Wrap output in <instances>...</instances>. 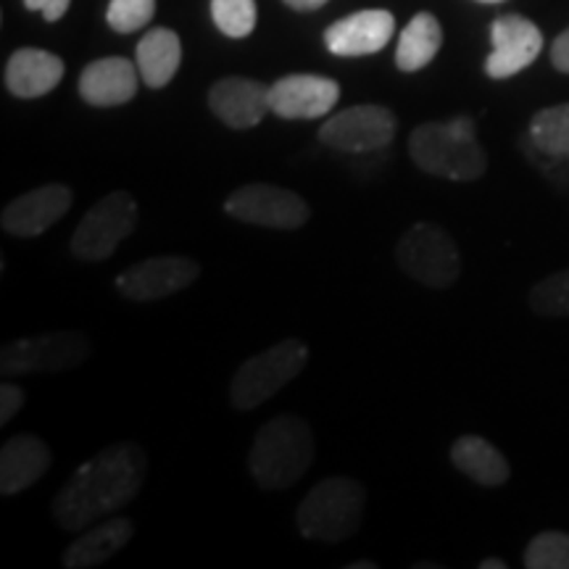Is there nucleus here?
I'll return each instance as SVG.
<instances>
[{"label":"nucleus","instance_id":"f257e3e1","mask_svg":"<svg viewBox=\"0 0 569 569\" xmlns=\"http://www.w3.org/2000/svg\"><path fill=\"white\" fill-rule=\"evenodd\" d=\"M148 475L146 448L124 440L84 461L53 496V517L61 530H88L124 509L140 493Z\"/></svg>","mask_w":569,"mask_h":569},{"label":"nucleus","instance_id":"f03ea898","mask_svg":"<svg viewBox=\"0 0 569 569\" xmlns=\"http://www.w3.org/2000/svg\"><path fill=\"white\" fill-rule=\"evenodd\" d=\"M317 457L311 425L303 417L282 415L259 427L248 448V472L267 493L290 490L303 480Z\"/></svg>","mask_w":569,"mask_h":569},{"label":"nucleus","instance_id":"7ed1b4c3","mask_svg":"<svg viewBox=\"0 0 569 569\" xmlns=\"http://www.w3.org/2000/svg\"><path fill=\"white\" fill-rule=\"evenodd\" d=\"M409 156L419 172L451 182H475L488 172V153L472 117L419 124L409 138Z\"/></svg>","mask_w":569,"mask_h":569},{"label":"nucleus","instance_id":"20e7f679","mask_svg":"<svg viewBox=\"0 0 569 569\" xmlns=\"http://www.w3.org/2000/svg\"><path fill=\"white\" fill-rule=\"evenodd\" d=\"M367 511V488L359 480L336 475L319 480L296 509L298 532L306 540L338 546L361 528Z\"/></svg>","mask_w":569,"mask_h":569},{"label":"nucleus","instance_id":"39448f33","mask_svg":"<svg viewBox=\"0 0 569 569\" xmlns=\"http://www.w3.org/2000/svg\"><path fill=\"white\" fill-rule=\"evenodd\" d=\"M309 365V346L298 338H284L280 343L253 353L238 367L230 382V403L234 411H253L284 386L296 380Z\"/></svg>","mask_w":569,"mask_h":569},{"label":"nucleus","instance_id":"423d86ee","mask_svg":"<svg viewBox=\"0 0 569 569\" xmlns=\"http://www.w3.org/2000/svg\"><path fill=\"white\" fill-rule=\"evenodd\" d=\"M396 264L409 280L446 290L459 280L461 253L457 240L436 222H415L396 243Z\"/></svg>","mask_w":569,"mask_h":569},{"label":"nucleus","instance_id":"0eeeda50","mask_svg":"<svg viewBox=\"0 0 569 569\" xmlns=\"http://www.w3.org/2000/svg\"><path fill=\"white\" fill-rule=\"evenodd\" d=\"M138 219V201L127 190H113L84 211L74 234H71V253L88 264L106 261L134 232Z\"/></svg>","mask_w":569,"mask_h":569},{"label":"nucleus","instance_id":"6e6552de","mask_svg":"<svg viewBox=\"0 0 569 569\" xmlns=\"http://www.w3.org/2000/svg\"><path fill=\"white\" fill-rule=\"evenodd\" d=\"M92 343L84 332L56 330L46 336L19 338L0 351V372L17 375H59L77 369L90 359Z\"/></svg>","mask_w":569,"mask_h":569},{"label":"nucleus","instance_id":"1a4fd4ad","mask_svg":"<svg viewBox=\"0 0 569 569\" xmlns=\"http://www.w3.org/2000/svg\"><path fill=\"white\" fill-rule=\"evenodd\" d=\"M224 211L243 224L280 232L301 230L311 219V206L303 196L272 182H251L232 190L224 201Z\"/></svg>","mask_w":569,"mask_h":569},{"label":"nucleus","instance_id":"9d476101","mask_svg":"<svg viewBox=\"0 0 569 569\" xmlns=\"http://www.w3.org/2000/svg\"><path fill=\"white\" fill-rule=\"evenodd\" d=\"M396 113L377 103H359L327 117L317 138L322 146L338 153H375L388 148L396 138Z\"/></svg>","mask_w":569,"mask_h":569},{"label":"nucleus","instance_id":"9b49d317","mask_svg":"<svg viewBox=\"0 0 569 569\" xmlns=\"http://www.w3.org/2000/svg\"><path fill=\"white\" fill-rule=\"evenodd\" d=\"M198 277H201V264L196 259H190V256H151V259H142L138 264L127 267L113 280V288L127 301L151 303L174 293H182Z\"/></svg>","mask_w":569,"mask_h":569},{"label":"nucleus","instance_id":"f8f14e48","mask_svg":"<svg viewBox=\"0 0 569 569\" xmlns=\"http://www.w3.org/2000/svg\"><path fill=\"white\" fill-rule=\"evenodd\" d=\"M493 51L486 59V74L490 80H509L538 59L543 51V32L536 21L519 13H503L490 24Z\"/></svg>","mask_w":569,"mask_h":569},{"label":"nucleus","instance_id":"ddd939ff","mask_svg":"<svg viewBox=\"0 0 569 569\" xmlns=\"http://www.w3.org/2000/svg\"><path fill=\"white\" fill-rule=\"evenodd\" d=\"M71 203H74V193H71L69 184H40L30 193L17 196L13 201L6 203L3 213H0V227L11 238H40L42 232H48L56 222L67 217Z\"/></svg>","mask_w":569,"mask_h":569},{"label":"nucleus","instance_id":"4468645a","mask_svg":"<svg viewBox=\"0 0 569 569\" xmlns=\"http://www.w3.org/2000/svg\"><path fill=\"white\" fill-rule=\"evenodd\" d=\"M340 84L319 74H288L269 84V111L280 119H319L338 106Z\"/></svg>","mask_w":569,"mask_h":569},{"label":"nucleus","instance_id":"2eb2a0df","mask_svg":"<svg viewBox=\"0 0 569 569\" xmlns=\"http://www.w3.org/2000/svg\"><path fill=\"white\" fill-rule=\"evenodd\" d=\"M396 32L393 13L386 9L356 11L351 17L332 21L325 30V46L340 59L380 53Z\"/></svg>","mask_w":569,"mask_h":569},{"label":"nucleus","instance_id":"dca6fc26","mask_svg":"<svg viewBox=\"0 0 569 569\" xmlns=\"http://www.w3.org/2000/svg\"><path fill=\"white\" fill-rule=\"evenodd\" d=\"M209 109L230 130H251L272 113L269 88L248 77H224L209 88Z\"/></svg>","mask_w":569,"mask_h":569},{"label":"nucleus","instance_id":"f3484780","mask_svg":"<svg viewBox=\"0 0 569 569\" xmlns=\"http://www.w3.org/2000/svg\"><path fill=\"white\" fill-rule=\"evenodd\" d=\"M138 63L124 56H109L88 63L80 74V96L98 109L130 103L138 96Z\"/></svg>","mask_w":569,"mask_h":569},{"label":"nucleus","instance_id":"a211bd4d","mask_svg":"<svg viewBox=\"0 0 569 569\" xmlns=\"http://www.w3.org/2000/svg\"><path fill=\"white\" fill-rule=\"evenodd\" d=\"M53 465V451L32 432L13 436L0 448V493L19 496L42 480Z\"/></svg>","mask_w":569,"mask_h":569},{"label":"nucleus","instance_id":"6ab92c4d","mask_svg":"<svg viewBox=\"0 0 569 569\" xmlns=\"http://www.w3.org/2000/svg\"><path fill=\"white\" fill-rule=\"evenodd\" d=\"M63 69L67 67L56 53L42 51V48H19L6 61V90L21 101H34V98L48 96L53 88H59Z\"/></svg>","mask_w":569,"mask_h":569},{"label":"nucleus","instance_id":"aec40b11","mask_svg":"<svg viewBox=\"0 0 569 569\" xmlns=\"http://www.w3.org/2000/svg\"><path fill=\"white\" fill-rule=\"evenodd\" d=\"M134 538V525L127 517H109L82 530L67 551L61 553V565L67 569H92L117 557Z\"/></svg>","mask_w":569,"mask_h":569},{"label":"nucleus","instance_id":"412c9836","mask_svg":"<svg viewBox=\"0 0 569 569\" xmlns=\"http://www.w3.org/2000/svg\"><path fill=\"white\" fill-rule=\"evenodd\" d=\"M134 63H138L140 80L148 88H167L182 63V42L177 32L167 30V27H156V30L142 34L138 48H134Z\"/></svg>","mask_w":569,"mask_h":569},{"label":"nucleus","instance_id":"4be33fe9","mask_svg":"<svg viewBox=\"0 0 569 569\" xmlns=\"http://www.w3.org/2000/svg\"><path fill=\"white\" fill-rule=\"evenodd\" d=\"M451 461L461 475L482 488H501L511 475L507 457L480 436H461L453 440Z\"/></svg>","mask_w":569,"mask_h":569},{"label":"nucleus","instance_id":"5701e85b","mask_svg":"<svg viewBox=\"0 0 569 569\" xmlns=\"http://www.w3.org/2000/svg\"><path fill=\"white\" fill-rule=\"evenodd\" d=\"M443 46V27L432 13H417L415 19L403 27L401 38H398L396 48V67L401 71H419L427 63L436 61V56Z\"/></svg>","mask_w":569,"mask_h":569},{"label":"nucleus","instance_id":"b1692460","mask_svg":"<svg viewBox=\"0 0 569 569\" xmlns=\"http://www.w3.org/2000/svg\"><path fill=\"white\" fill-rule=\"evenodd\" d=\"M528 138L538 151L551 156H569V103L540 109L530 119Z\"/></svg>","mask_w":569,"mask_h":569},{"label":"nucleus","instance_id":"393cba45","mask_svg":"<svg viewBox=\"0 0 569 569\" xmlns=\"http://www.w3.org/2000/svg\"><path fill=\"white\" fill-rule=\"evenodd\" d=\"M530 309L538 317H569V269H561V272H553L532 284Z\"/></svg>","mask_w":569,"mask_h":569},{"label":"nucleus","instance_id":"a878e982","mask_svg":"<svg viewBox=\"0 0 569 569\" xmlns=\"http://www.w3.org/2000/svg\"><path fill=\"white\" fill-rule=\"evenodd\" d=\"M522 561L528 569H569V532H538L525 549Z\"/></svg>","mask_w":569,"mask_h":569},{"label":"nucleus","instance_id":"bb28decb","mask_svg":"<svg viewBox=\"0 0 569 569\" xmlns=\"http://www.w3.org/2000/svg\"><path fill=\"white\" fill-rule=\"evenodd\" d=\"M217 30L232 40H243L256 30V0H211Z\"/></svg>","mask_w":569,"mask_h":569},{"label":"nucleus","instance_id":"cd10ccee","mask_svg":"<svg viewBox=\"0 0 569 569\" xmlns=\"http://www.w3.org/2000/svg\"><path fill=\"white\" fill-rule=\"evenodd\" d=\"M156 13V0H111L106 21L113 32L130 34L151 24Z\"/></svg>","mask_w":569,"mask_h":569},{"label":"nucleus","instance_id":"c85d7f7f","mask_svg":"<svg viewBox=\"0 0 569 569\" xmlns=\"http://www.w3.org/2000/svg\"><path fill=\"white\" fill-rule=\"evenodd\" d=\"M522 151L540 174H546L549 180L569 182V156H551V153L538 151V148L530 142L528 134H525V140H522Z\"/></svg>","mask_w":569,"mask_h":569},{"label":"nucleus","instance_id":"c756f323","mask_svg":"<svg viewBox=\"0 0 569 569\" xmlns=\"http://www.w3.org/2000/svg\"><path fill=\"white\" fill-rule=\"evenodd\" d=\"M24 401H27V393L24 388L17 386V382H9L6 380L3 386H0V425H11L13 419L19 417V411L24 409Z\"/></svg>","mask_w":569,"mask_h":569},{"label":"nucleus","instance_id":"7c9ffc66","mask_svg":"<svg viewBox=\"0 0 569 569\" xmlns=\"http://www.w3.org/2000/svg\"><path fill=\"white\" fill-rule=\"evenodd\" d=\"M69 3L71 0H24V6L30 11H40L42 19L46 21H59L63 19V13L69 11Z\"/></svg>","mask_w":569,"mask_h":569},{"label":"nucleus","instance_id":"2f4dec72","mask_svg":"<svg viewBox=\"0 0 569 569\" xmlns=\"http://www.w3.org/2000/svg\"><path fill=\"white\" fill-rule=\"evenodd\" d=\"M551 63L561 74H569V27L553 40L551 46Z\"/></svg>","mask_w":569,"mask_h":569},{"label":"nucleus","instance_id":"473e14b6","mask_svg":"<svg viewBox=\"0 0 569 569\" xmlns=\"http://www.w3.org/2000/svg\"><path fill=\"white\" fill-rule=\"evenodd\" d=\"M284 6H290L293 11H317L322 9L327 0H282Z\"/></svg>","mask_w":569,"mask_h":569},{"label":"nucleus","instance_id":"72a5a7b5","mask_svg":"<svg viewBox=\"0 0 569 569\" xmlns=\"http://www.w3.org/2000/svg\"><path fill=\"white\" fill-rule=\"evenodd\" d=\"M480 569H507V561H503V559H486V561H480Z\"/></svg>","mask_w":569,"mask_h":569},{"label":"nucleus","instance_id":"f704fd0d","mask_svg":"<svg viewBox=\"0 0 569 569\" xmlns=\"http://www.w3.org/2000/svg\"><path fill=\"white\" fill-rule=\"evenodd\" d=\"M348 567H351V569H377L375 561H351Z\"/></svg>","mask_w":569,"mask_h":569},{"label":"nucleus","instance_id":"c9c22d12","mask_svg":"<svg viewBox=\"0 0 569 569\" xmlns=\"http://www.w3.org/2000/svg\"><path fill=\"white\" fill-rule=\"evenodd\" d=\"M478 3H503V0H478Z\"/></svg>","mask_w":569,"mask_h":569}]
</instances>
